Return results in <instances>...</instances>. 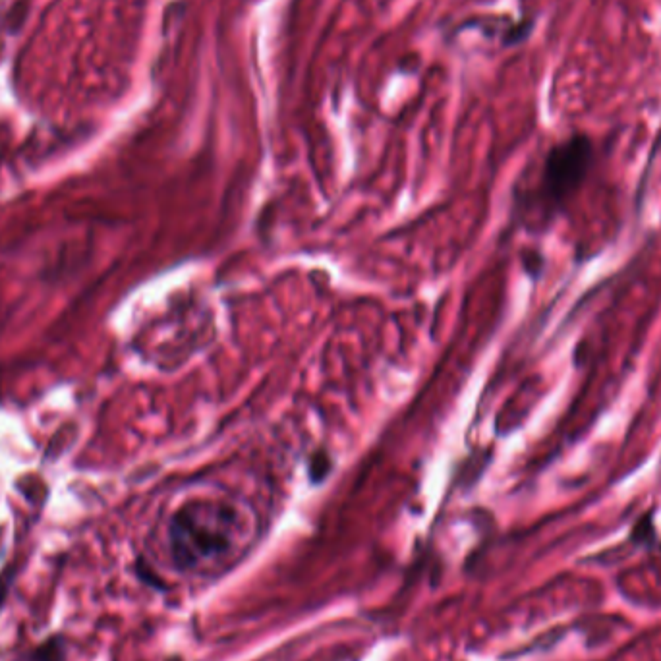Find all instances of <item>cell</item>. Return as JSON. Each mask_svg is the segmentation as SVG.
Here are the masks:
<instances>
[{
    "mask_svg": "<svg viewBox=\"0 0 661 661\" xmlns=\"http://www.w3.org/2000/svg\"><path fill=\"white\" fill-rule=\"evenodd\" d=\"M240 532L238 511L223 501H196L171 522V547L180 567H196L225 555Z\"/></svg>",
    "mask_w": 661,
    "mask_h": 661,
    "instance_id": "cell-1",
    "label": "cell"
},
{
    "mask_svg": "<svg viewBox=\"0 0 661 661\" xmlns=\"http://www.w3.org/2000/svg\"><path fill=\"white\" fill-rule=\"evenodd\" d=\"M596 159V147L586 134H575L549 149L532 203L540 205V219L557 217L582 188Z\"/></svg>",
    "mask_w": 661,
    "mask_h": 661,
    "instance_id": "cell-2",
    "label": "cell"
},
{
    "mask_svg": "<svg viewBox=\"0 0 661 661\" xmlns=\"http://www.w3.org/2000/svg\"><path fill=\"white\" fill-rule=\"evenodd\" d=\"M66 640L64 636L55 634L47 638L43 644H39L31 654H28L26 661H66Z\"/></svg>",
    "mask_w": 661,
    "mask_h": 661,
    "instance_id": "cell-3",
    "label": "cell"
},
{
    "mask_svg": "<svg viewBox=\"0 0 661 661\" xmlns=\"http://www.w3.org/2000/svg\"><path fill=\"white\" fill-rule=\"evenodd\" d=\"M8 588H10V578H0V607L6 602Z\"/></svg>",
    "mask_w": 661,
    "mask_h": 661,
    "instance_id": "cell-4",
    "label": "cell"
}]
</instances>
